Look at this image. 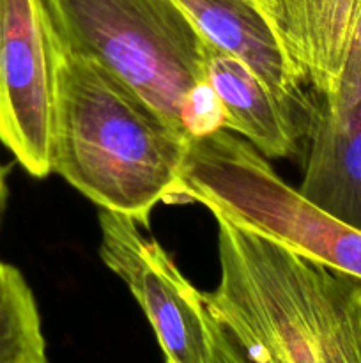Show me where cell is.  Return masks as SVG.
I'll use <instances>...</instances> for the list:
<instances>
[{
  "label": "cell",
  "mask_w": 361,
  "mask_h": 363,
  "mask_svg": "<svg viewBox=\"0 0 361 363\" xmlns=\"http://www.w3.org/2000/svg\"><path fill=\"white\" fill-rule=\"evenodd\" d=\"M219 280L204 293L248 363H361V279L211 211Z\"/></svg>",
  "instance_id": "6da1fadb"
},
{
  "label": "cell",
  "mask_w": 361,
  "mask_h": 363,
  "mask_svg": "<svg viewBox=\"0 0 361 363\" xmlns=\"http://www.w3.org/2000/svg\"><path fill=\"white\" fill-rule=\"evenodd\" d=\"M55 43L52 174L99 209L149 229L159 202L180 204V170L193 138L98 60Z\"/></svg>",
  "instance_id": "7a4b0ae2"
},
{
  "label": "cell",
  "mask_w": 361,
  "mask_h": 363,
  "mask_svg": "<svg viewBox=\"0 0 361 363\" xmlns=\"http://www.w3.org/2000/svg\"><path fill=\"white\" fill-rule=\"evenodd\" d=\"M45 4L60 45L98 60L170 126L186 133L184 105L207 84V41L173 0Z\"/></svg>",
  "instance_id": "3957f363"
},
{
  "label": "cell",
  "mask_w": 361,
  "mask_h": 363,
  "mask_svg": "<svg viewBox=\"0 0 361 363\" xmlns=\"http://www.w3.org/2000/svg\"><path fill=\"white\" fill-rule=\"evenodd\" d=\"M180 204L200 202L303 257L361 279V230L289 186L262 152L232 131L191 140Z\"/></svg>",
  "instance_id": "277c9868"
},
{
  "label": "cell",
  "mask_w": 361,
  "mask_h": 363,
  "mask_svg": "<svg viewBox=\"0 0 361 363\" xmlns=\"http://www.w3.org/2000/svg\"><path fill=\"white\" fill-rule=\"evenodd\" d=\"M99 257L144 311L165 363H211L212 315L204 293L127 215L99 209Z\"/></svg>",
  "instance_id": "5b68a950"
},
{
  "label": "cell",
  "mask_w": 361,
  "mask_h": 363,
  "mask_svg": "<svg viewBox=\"0 0 361 363\" xmlns=\"http://www.w3.org/2000/svg\"><path fill=\"white\" fill-rule=\"evenodd\" d=\"M55 78L45 0H0V144L38 179L52 174Z\"/></svg>",
  "instance_id": "8992f818"
},
{
  "label": "cell",
  "mask_w": 361,
  "mask_h": 363,
  "mask_svg": "<svg viewBox=\"0 0 361 363\" xmlns=\"http://www.w3.org/2000/svg\"><path fill=\"white\" fill-rule=\"evenodd\" d=\"M205 41L243 59L310 131L317 101L253 0H173Z\"/></svg>",
  "instance_id": "52a82bcc"
},
{
  "label": "cell",
  "mask_w": 361,
  "mask_h": 363,
  "mask_svg": "<svg viewBox=\"0 0 361 363\" xmlns=\"http://www.w3.org/2000/svg\"><path fill=\"white\" fill-rule=\"evenodd\" d=\"M205 74L222 105L225 130L246 138L265 158L296 155L308 130L243 59L207 41Z\"/></svg>",
  "instance_id": "ba28073f"
},
{
  "label": "cell",
  "mask_w": 361,
  "mask_h": 363,
  "mask_svg": "<svg viewBox=\"0 0 361 363\" xmlns=\"http://www.w3.org/2000/svg\"><path fill=\"white\" fill-rule=\"evenodd\" d=\"M0 363H50L34 291L6 261H0Z\"/></svg>",
  "instance_id": "9c48e42d"
},
{
  "label": "cell",
  "mask_w": 361,
  "mask_h": 363,
  "mask_svg": "<svg viewBox=\"0 0 361 363\" xmlns=\"http://www.w3.org/2000/svg\"><path fill=\"white\" fill-rule=\"evenodd\" d=\"M211 335V363H248L236 340L227 333V330L214 318H212Z\"/></svg>",
  "instance_id": "30bf717a"
},
{
  "label": "cell",
  "mask_w": 361,
  "mask_h": 363,
  "mask_svg": "<svg viewBox=\"0 0 361 363\" xmlns=\"http://www.w3.org/2000/svg\"><path fill=\"white\" fill-rule=\"evenodd\" d=\"M7 174H9V169L0 163V227H2L4 215H6L7 202H9V184H7Z\"/></svg>",
  "instance_id": "8fae6325"
}]
</instances>
